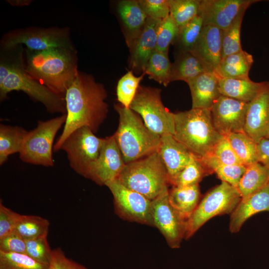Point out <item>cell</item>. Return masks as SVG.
I'll use <instances>...</instances> for the list:
<instances>
[{
	"mask_svg": "<svg viewBox=\"0 0 269 269\" xmlns=\"http://www.w3.org/2000/svg\"><path fill=\"white\" fill-rule=\"evenodd\" d=\"M104 86L89 74L79 71L65 95L66 120L63 131L54 144L53 150H60L67 137L76 130L89 128L94 133L106 119L108 105Z\"/></svg>",
	"mask_w": 269,
	"mask_h": 269,
	"instance_id": "cell-1",
	"label": "cell"
},
{
	"mask_svg": "<svg viewBox=\"0 0 269 269\" xmlns=\"http://www.w3.org/2000/svg\"><path fill=\"white\" fill-rule=\"evenodd\" d=\"M26 55L27 74L54 93L65 97L79 72L75 49L58 47L41 51L27 49Z\"/></svg>",
	"mask_w": 269,
	"mask_h": 269,
	"instance_id": "cell-2",
	"label": "cell"
},
{
	"mask_svg": "<svg viewBox=\"0 0 269 269\" xmlns=\"http://www.w3.org/2000/svg\"><path fill=\"white\" fill-rule=\"evenodd\" d=\"M22 91L35 101L42 103L52 113L66 114L65 97L59 96L31 78L26 72L22 53L14 57H0V99L9 92Z\"/></svg>",
	"mask_w": 269,
	"mask_h": 269,
	"instance_id": "cell-3",
	"label": "cell"
},
{
	"mask_svg": "<svg viewBox=\"0 0 269 269\" xmlns=\"http://www.w3.org/2000/svg\"><path fill=\"white\" fill-rule=\"evenodd\" d=\"M174 117V137L199 158L211 155L223 135L215 128L210 110L192 108Z\"/></svg>",
	"mask_w": 269,
	"mask_h": 269,
	"instance_id": "cell-4",
	"label": "cell"
},
{
	"mask_svg": "<svg viewBox=\"0 0 269 269\" xmlns=\"http://www.w3.org/2000/svg\"><path fill=\"white\" fill-rule=\"evenodd\" d=\"M119 114L118 129L114 134L126 164L158 150L160 136L150 131L140 116L120 103L114 106Z\"/></svg>",
	"mask_w": 269,
	"mask_h": 269,
	"instance_id": "cell-5",
	"label": "cell"
},
{
	"mask_svg": "<svg viewBox=\"0 0 269 269\" xmlns=\"http://www.w3.org/2000/svg\"><path fill=\"white\" fill-rule=\"evenodd\" d=\"M117 179L127 188L150 200L168 189L170 184L166 170L157 151L126 164Z\"/></svg>",
	"mask_w": 269,
	"mask_h": 269,
	"instance_id": "cell-6",
	"label": "cell"
},
{
	"mask_svg": "<svg viewBox=\"0 0 269 269\" xmlns=\"http://www.w3.org/2000/svg\"><path fill=\"white\" fill-rule=\"evenodd\" d=\"M241 199L237 187L222 181L203 197L186 221L184 239L190 238L213 217L231 214Z\"/></svg>",
	"mask_w": 269,
	"mask_h": 269,
	"instance_id": "cell-7",
	"label": "cell"
},
{
	"mask_svg": "<svg viewBox=\"0 0 269 269\" xmlns=\"http://www.w3.org/2000/svg\"><path fill=\"white\" fill-rule=\"evenodd\" d=\"M21 44L26 46L27 50L33 51L58 47L75 48L68 27H28L16 29L4 34L0 41L2 51L16 48Z\"/></svg>",
	"mask_w": 269,
	"mask_h": 269,
	"instance_id": "cell-8",
	"label": "cell"
},
{
	"mask_svg": "<svg viewBox=\"0 0 269 269\" xmlns=\"http://www.w3.org/2000/svg\"><path fill=\"white\" fill-rule=\"evenodd\" d=\"M159 88L139 85L130 108L138 114L147 128L160 135L174 134V113L163 105Z\"/></svg>",
	"mask_w": 269,
	"mask_h": 269,
	"instance_id": "cell-9",
	"label": "cell"
},
{
	"mask_svg": "<svg viewBox=\"0 0 269 269\" xmlns=\"http://www.w3.org/2000/svg\"><path fill=\"white\" fill-rule=\"evenodd\" d=\"M66 115L47 121H38L36 127L28 131L19 154L23 162L42 165L53 166V142L57 133L65 124Z\"/></svg>",
	"mask_w": 269,
	"mask_h": 269,
	"instance_id": "cell-10",
	"label": "cell"
},
{
	"mask_svg": "<svg viewBox=\"0 0 269 269\" xmlns=\"http://www.w3.org/2000/svg\"><path fill=\"white\" fill-rule=\"evenodd\" d=\"M105 139L97 136L89 128L83 127L67 137L60 150L66 153L71 168L86 178L91 167L99 157Z\"/></svg>",
	"mask_w": 269,
	"mask_h": 269,
	"instance_id": "cell-11",
	"label": "cell"
},
{
	"mask_svg": "<svg viewBox=\"0 0 269 269\" xmlns=\"http://www.w3.org/2000/svg\"><path fill=\"white\" fill-rule=\"evenodd\" d=\"M113 197L115 213L121 218L154 227L152 216V200L131 190L118 179L106 185Z\"/></svg>",
	"mask_w": 269,
	"mask_h": 269,
	"instance_id": "cell-12",
	"label": "cell"
},
{
	"mask_svg": "<svg viewBox=\"0 0 269 269\" xmlns=\"http://www.w3.org/2000/svg\"><path fill=\"white\" fill-rule=\"evenodd\" d=\"M167 189L152 200V216L154 227L164 237L172 249L180 248L185 239L186 220L170 203Z\"/></svg>",
	"mask_w": 269,
	"mask_h": 269,
	"instance_id": "cell-13",
	"label": "cell"
},
{
	"mask_svg": "<svg viewBox=\"0 0 269 269\" xmlns=\"http://www.w3.org/2000/svg\"><path fill=\"white\" fill-rule=\"evenodd\" d=\"M248 103L221 95L210 109L214 126L221 135L245 133Z\"/></svg>",
	"mask_w": 269,
	"mask_h": 269,
	"instance_id": "cell-14",
	"label": "cell"
},
{
	"mask_svg": "<svg viewBox=\"0 0 269 269\" xmlns=\"http://www.w3.org/2000/svg\"><path fill=\"white\" fill-rule=\"evenodd\" d=\"M126 165L113 135L105 137L100 153L86 178L100 185L117 179Z\"/></svg>",
	"mask_w": 269,
	"mask_h": 269,
	"instance_id": "cell-15",
	"label": "cell"
},
{
	"mask_svg": "<svg viewBox=\"0 0 269 269\" xmlns=\"http://www.w3.org/2000/svg\"><path fill=\"white\" fill-rule=\"evenodd\" d=\"M259 0H201L198 13L204 25L215 26L225 30L243 10Z\"/></svg>",
	"mask_w": 269,
	"mask_h": 269,
	"instance_id": "cell-16",
	"label": "cell"
},
{
	"mask_svg": "<svg viewBox=\"0 0 269 269\" xmlns=\"http://www.w3.org/2000/svg\"><path fill=\"white\" fill-rule=\"evenodd\" d=\"M269 126V81L264 84L248 104L245 133L257 143L265 137Z\"/></svg>",
	"mask_w": 269,
	"mask_h": 269,
	"instance_id": "cell-17",
	"label": "cell"
},
{
	"mask_svg": "<svg viewBox=\"0 0 269 269\" xmlns=\"http://www.w3.org/2000/svg\"><path fill=\"white\" fill-rule=\"evenodd\" d=\"M161 20L147 17L145 26L129 49L130 70L143 74L152 53L156 50L157 32Z\"/></svg>",
	"mask_w": 269,
	"mask_h": 269,
	"instance_id": "cell-18",
	"label": "cell"
},
{
	"mask_svg": "<svg viewBox=\"0 0 269 269\" xmlns=\"http://www.w3.org/2000/svg\"><path fill=\"white\" fill-rule=\"evenodd\" d=\"M222 30L218 27L204 25L190 51L208 72H214L222 58Z\"/></svg>",
	"mask_w": 269,
	"mask_h": 269,
	"instance_id": "cell-19",
	"label": "cell"
},
{
	"mask_svg": "<svg viewBox=\"0 0 269 269\" xmlns=\"http://www.w3.org/2000/svg\"><path fill=\"white\" fill-rule=\"evenodd\" d=\"M166 170L169 183L190 161L192 153L172 134L160 136L157 150Z\"/></svg>",
	"mask_w": 269,
	"mask_h": 269,
	"instance_id": "cell-20",
	"label": "cell"
},
{
	"mask_svg": "<svg viewBox=\"0 0 269 269\" xmlns=\"http://www.w3.org/2000/svg\"><path fill=\"white\" fill-rule=\"evenodd\" d=\"M127 46L130 49L142 32L147 18L137 0H122L116 5Z\"/></svg>",
	"mask_w": 269,
	"mask_h": 269,
	"instance_id": "cell-21",
	"label": "cell"
},
{
	"mask_svg": "<svg viewBox=\"0 0 269 269\" xmlns=\"http://www.w3.org/2000/svg\"><path fill=\"white\" fill-rule=\"evenodd\" d=\"M264 211L269 212V184L250 196L241 199L231 214L230 231L232 233L238 232L248 219Z\"/></svg>",
	"mask_w": 269,
	"mask_h": 269,
	"instance_id": "cell-22",
	"label": "cell"
},
{
	"mask_svg": "<svg viewBox=\"0 0 269 269\" xmlns=\"http://www.w3.org/2000/svg\"><path fill=\"white\" fill-rule=\"evenodd\" d=\"M219 79L214 72L207 71L186 83L191 92L192 109H211L221 95Z\"/></svg>",
	"mask_w": 269,
	"mask_h": 269,
	"instance_id": "cell-23",
	"label": "cell"
},
{
	"mask_svg": "<svg viewBox=\"0 0 269 269\" xmlns=\"http://www.w3.org/2000/svg\"><path fill=\"white\" fill-rule=\"evenodd\" d=\"M253 62V56L242 50L222 58L214 72L220 78H249Z\"/></svg>",
	"mask_w": 269,
	"mask_h": 269,
	"instance_id": "cell-24",
	"label": "cell"
},
{
	"mask_svg": "<svg viewBox=\"0 0 269 269\" xmlns=\"http://www.w3.org/2000/svg\"><path fill=\"white\" fill-rule=\"evenodd\" d=\"M199 184L186 186H172L169 190L170 203L186 221L193 213L200 202Z\"/></svg>",
	"mask_w": 269,
	"mask_h": 269,
	"instance_id": "cell-25",
	"label": "cell"
},
{
	"mask_svg": "<svg viewBox=\"0 0 269 269\" xmlns=\"http://www.w3.org/2000/svg\"><path fill=\"white\" fill-rule=\"evenodd\" d=\"M264 81L256 82L247 79L220 78L219 91L221 95L246 103L250 102L257 95Z\"/></svg>",
	"mask_w": 269,
	"mask_h": 269,
	"instance_id": "cell-26",
	"label": "cell"
},
{
	"mask_svg": "<svg viewBox=\"0 0 269 269\" xmlns=\"http://www.w3.org/2000/svg\"><path fill=\"white\" fill-rule=\"evenodd\" d=\"M205 72L203 65L190 51L177 53L172 63L171 82L181 80L187 83Z\"/></svg>",
	"mask_w": 269,
	"mask_h": 269,
	"instance_id": "cell-27",
	"label": "cell"
},
{
	"mask_svg": "<svg viewBox=\"0 0 269 269\" xmlns=\"http://www.w3.org/2000/svg\"><path fill=\"white\" fill-rule=\"evenodd\" d=\"M269 184V170L259 162L246 166L237 188L242 198H246Z\"/></svg>",
	"mask_w": 269,
	"mask_h": 269,
	"instance_id": "cell-28",
	"label": "cell"
},
{
	"mask_svg": "<svg viewBox=\"0 0 269 269\" xmlns=\"http://www.w3.org/2000/svg\"><path fill=\"white\" fill-rule=\"evenodd\" d=\"M28 132L20 127L0 125V165L10 155L20 152Z\"/></svg>",
	"mask_w": 269,
	"mask_h": 269,
	"instance_id": "cell-29",
	"label": "cell"
},
{
	"mask_svg": "<svg viewBox=\"0 0 269 269\" xmlns=\"http://www.w3.org/2000/svg\"><path fill=\"white\" fill-rule=\"evenodd\" d=\"M200 159L210 174L215 172L222 182L237 188L246 169V166L243 164L222 163L211 155Z\"/></svg>",
	"mask_w": 269,
	"mask_h": 269,
	"instance_id": "cell-30",
	"label": "cell"
},
{
	"mask_svg": "<svg viewBox=\"0 0 269 269\" xmlns=\"http://www.w3.org/2000/svg\"><path fill=\"white\" fill-rule=\"evenodd\" d=\"M225 136L243 165L258 162L257 143L245 133H231Z\"/></svg>",
	"mask_w": 269,
	"mask_h": 269,
	"instance_id": "cell-31",
	"label": "cell"
},
{
	"mask_svg": "<svg viewBox=\"0 0 269 269\" xmlns=\"http://www.w3.org/2000/svg\"><path fill=\"white\" fill-rule=\"evenodd\" d=\"M171 66L168 53L155 50L149 58L143 74L150 79L167 87L171 82Z\"/></svg>",
	"mask_w": 269,
	"mask_h": 269,
	"instance_id": "cell-32",
	"label": "cell"
},
{
	"mask_svg": "<svg viewBox=\"0 0 269 269\" xmlns=\"http://www.w3.org/2000/svg\"><path fill=\"white\" fill-rule=\"evenodd\" d=\"M49 226V221L40 216L21 215L13 232L26 241L47 236Z\"/></svg>",
	"mask_w": 269,
	"mask_h": 269,
	"instance_id": "cell-33",
	"label": "cell"
},
{
	"mask_svg": "<svg viewBox=\"0 0 269 269\" xmlns=\"http://www.w3.org/2000/svg\"><path fill=\"white\" fill-rule=\"evenodd\" d=\"M204 25L202 16L198 13L193 19L179 29L174 44L177 53L190 51L196 43Z\"/></svg>",
	"mask_w": 269,
	"mask_h": 269,
	"instance_id": "cell-34",
	"label": "cell"
},
{
	"mask_svg": "<svg viewBox=\"0 0 269 269\" xmlns=\"http://www.w3.org/2000/svg\"><path fill=\"white\" fill-rule=\"evenodd\" d=\"M208 174L210 173L200 158L192 154L188 164L178 173L170 184L178 187L199 184L202 178Z\"/></svg>",
	"mask_w": 269,
	"mask_h": 269,
	"instance_id": "cell-35",
	"label": "cell"
},
{
	"mask_svg": "<svg viewBox=\"0 0 269 269\" xmlns=\"http://www.w3.org/2000/svg\"><path fill=\"white\" fill-rule=\"evenodd\" d=\"M200 2L201 0H168L170 15L179 29L198 15Z\"/></svg>",
	"mask_w": 269,
	"mask_h": 269,
	"instance_id": "cell-36",
	"label": "cell"
},
{
	"mask_svg": "<svg viewBox=\"0 0 269 269\" xmlns=\"http://www.w3.org/2000/svg\"><path fill=\"white\" fill-rule=\"evenodd\" d=\"M144 74L136 76L132 70H129L118 81L116 89L117 100L119 103L130 108L142 80Z\"/></svg>",
	"mask_w": 269,
	"mask_h": 269,
	"instance_id": "cell-37",
	"label": "cell"
},
{
	"mask_svg": "<svg viewBox=\"0 0 269 269\" xmlns=\"http://www.w3.org/2000/svg\"><path fill=\"white\" fill-rule=\"evenodd\" d=\"M246 10H243L232 23L225 30H222V58L242 51L240 39L241 28Z\"/></svg>",
	"mask_w": 269,
	"mask_h": 269,
	"instance_id": "cell-38",
	"label": "cell"
},
{
	"mask_svg": "<svg viewBox=\"0 0 269 269\" xmlns=\"http://www.w3.org/2000/svg\"><path fill=\"white\" fill-rule=\"evenodd\" d=\"M48 265L40 263L26 254L0 251V269H48Z\"/></svg>",
	"mask_w": 269,
	"mask_h": 269,
	"instance_id": "cell-39",
	"label": "cell"
},
{
	"mask_svg": "<svg viewBox=\"0 0 269 269\" xmlns=\"http://www.w3.org/2000/svg\"><path fill=\"white\" fill-rule=\"evenodd\" d=\"M178 31V27L170 15L162 20L157 32L156 50L168 53L169 47L173 43Z\"/></svg>",
	"mask_w": 269,
	"mask_h": 269,
	"instance_id": "cell-40",
	"label": "cell"
},
{
	"mask_svg": "<svg viewBox=\"0 0 269 269\" xmlns=\"http://www.w3.org/2000/svg\"><path fill=\"white\" fill-rule=\"evenodd\" d=\"M25 254L36 261L49 265L52 250L47 240V236H43L25 241Z\"/></svg>",
	"mask_w": 269,
	"mask_h": 269,
	"instance_id": "cell-41",
	"label": "cell"
},
{
	"mask_svg": "<svg viewBox=\"0 0 269 269\" xmlns=\"http://www.w3.org/2000/svg\"><path fill=\"white\" fill-rule=\"evenodd\" d=\"M147 17L163 20L170 15L168 0H137Z\"/></svg>",
	"mask_w": 269,
	"mask_h": 269,
	"instance_id": "cell-42",
	"label": "cell"
},
{
	"mask_svg": "<svg viewBox=\"0 0 269 269\" xmlns=\"http://www.w3.org/2000/svg\"><path fill=\"white\" fill-rule=\"evenodd\" d=\"M211 155L225 164H242L225 136L215 144Z\"/></svg>",
	"mask_w": 269,
	"mask_h": 269,
	"instance_id": "cell-43",
	"label": "cell"
},
{
	"mask_svg": "<svg viewBox=\"0 0 269 269\" xmlns=\"http://www.w3.org/2000/svg\"><path fill=\"white\" fill-rule=\"evenodd\" d=\"M21 214L0 202V238L13 232Z\"/></svg>",
	"mask_w": 269,
	"mask_h": 269,
	"instance_id": "cell-44",
	"label": "cell"
},
{
	"mask_svg": "<svg viewBox=\"0 0 269 269\" xmlns=\"http://www.w3.org/2000/svg\"><path fill=\"white\" fill-rule=\"evenodd\" d=\"M48 269H87L84 266L67 258L60 248L52 250Z\"/></svg>",
	"mask_w": 269,
	"mask_h": 269,
	"instance_id": "cell-45",
	"label": "cell"
},
{
	"mask_svg": "<svg viewBox=\"0 0 269 269\" xmlns=\"http://www.w3.org/2000/svg\"><path fill=\"white\" fill-rule=\"evenodd\" d=\"M0 251L25 254V240L12 232L0 238Z\"/></svg>",
	"mask_w": 269,
	"mask_h": 269,
	"instance_id": "cell-46",
	"label": "cell"
},
{
	"mask_svg": "<svg viewBox=\"0 0 269 269\" xmlns=\"http://www.w3.org/2000/svg\"><path fill=\"white\" fill-rule=\"evenodd\" d=\"M258 162L269 170V139L263 138L257 143Z\"/></svg>",
	"mask_w": 269,
	"mask_h": 269,
	"instance_id": "cell-47",
	"label": "cell"
},
{
	"mask_svg": "<svg viewBox=\"0 0 269 269\" xmlns=\"http://www.w3.org/2000/svg\"><path fill=\"white\" fill-rule=\"evenodd\" d=\"M9 3L16 6H24L30 4V0H9Z\"/></svg>",
	"mask_w": 269,
	"mask_h": 269,
	"instance_id": "cell-48",
	"label": "cell"
},
{
	"mask_svg": "<svg viewBox=\"0 0 269 269\" xmlns=\"http://www.w3.org/2000/svg\"><path fill=\"white\" fill-rule=\"evenodd\" d=\"M265 138L269 139V126L267 130V132Z\"/></svg>",
	"mask_w": 269,
	"mask_h": 269,
	"instance_id": "cell-49",
	"label": "cell"
}]
</instances>
